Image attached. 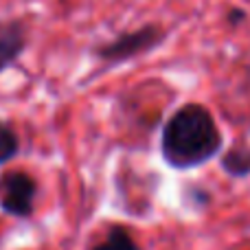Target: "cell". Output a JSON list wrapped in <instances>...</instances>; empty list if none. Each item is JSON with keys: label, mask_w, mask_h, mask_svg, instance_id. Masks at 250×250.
<instances>
[{"label": "cell", "mask_w": 250, "mask_h": 250, "mask_svg": "<svg viewBox=\"0 0 250 250\" xmlns=\"http://www.w3.org/2000/svg\"><path fill=\"white\" fill-rule=\"evenodd\" d=\"M222 132L204 105L187 104L171 114L163 127L160 151L169 167L191 169L204 165L220 151Z\"/></svg>", "instance_id": "1"}, {"label": "cell", "mask_w": 250, "mask_h": 250, "mask_svg": "<svg viewBox=\"0 0 250 250\" xmlns=\"http://www.w3.org/2000/svg\"><path fill=\"white\" fill-rule=\"evenodd\" d=\"M163 40H165V33L158 26L147 24L136 31H129V33H121L119 38H114L108 44H101L95 51V55L104 62H110V64H119V62L132 60V57L143 55V53H149Z\"/></svg>", "instance_id": "2"}, {"label": "cell", "mask_w": 250, "mask_h": 250, "mask_svg": "<svg viewBox=\"0 0 250 250\" xmlns=\"http://www.w3.org/2000/svg\"><path fill=\"white\" fill-rule=\"evenodd\" d=\"M38 185L24 171H7L0 176V211L13 217H29L33 213Z\"/></svg>", "instance_id": "3"}, {"label": "cell", "mask_w": 250, "mask_h": 250, "mask_svg": "<svg viewBox=\"0 0 250 250\" xmlns=\"http://www.w3.org/2000/svg\"><path fill=\"white\" fill-rule=\"evenodd\" d=\"M26 48V35L22 24L18 22H11V24L2 26L0 29V73L13 66L20 55Z\"/></svg>", "instance_id": "4"}, {"label": "cell", "mask_w": 250, "mask_h": 250, "mask_svg": "<svg viewBox=\"0 0 250 250\" xmlns=\"http://www.w3.org/2000/svg\"><path fill=\"white\" fill-rule=\"evenodd\" d=\"M222 167L233 178H244L250 173V147L237 145L222 158Z\"/></svg>", "instance_id": "5"}, {"label": "cell", "mask_w": 250, "mask_h": 250, "mask_svg": "<svg viewBox=\"0 0 250 250\" xmlns=\"http://www.w3.org/2000/svg\"><path fill=\"white\" fill-rule=\"evenodd\" d=\"M92 250H141V248L134 242V237L129 235L127 229H123V226H112L104 242H99Z\"/></svg>", "instance_id": "6"}, {"label": "cell", "mask_w": 250, "mask_h": 250, "mask_svg": "<svg viewBox=\"0 0 250 250\" xmlns=\"http://www.w3.org/2000/svg\"><path fill=\"white\" fill-rule=\"evenodd\" d=\"M18 149H20L18 134L4 121H0V165L9 163V160L18 154Z\"/></svg>", "instance_id": "7"}]
</instances>
